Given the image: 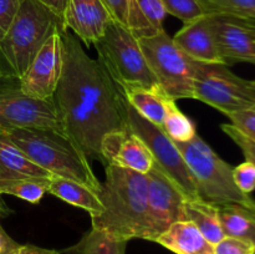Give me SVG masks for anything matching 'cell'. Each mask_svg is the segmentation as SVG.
Instances as JSON below:
<instances>
[{
	"label": "cell",
	"mask_w": 255,
	"mask_h": 254,
	"mask_svg": "<svg viewBox=\"0 0 255 254\" xmlns=\"http://www.w3.org/2000/svg\"><path fill=\"white\" fill-rule=\"evenodd\" d=\"M221 128L237 146L243 152L246 161L251 162L255 166V141L244 134L243 132L239 131L234 125L232 124H223L221 125Z\"/></svg>",
	"instance_id": "29"
},
{
	"label": "cell",
	"mask_w": 255,
	"mask_h": 254,
	"mask_svg": "<svg viewBox=\"0 0 255 254\" xmlns=\"http://www.w3.org/2000/svg\"><path fill=\"white\" fill-rule=\"evenodd\" d=\"M209 16L255 17V0H197Z\"/></svg>",
	"instance_id": "27"
},
{
	"label": "cell",
	"mask_w": 255,
	"mask_h": 254,
	"mask_svg": "<svg viewBox=\"0 0 255 254\" xmlns=\"http://www.w3.org/2000/svg\"><path fill=\"white\" fill-rule=\"evenodd\" d=\"M19 244L9 237V234L4 231L0 224V254H9L12 249H15Z\"/></svg>",
	"instance_id": "37"
},
{
	"label": "cell",
	"mask_w": 255,
	"mask_h": 254,
	"mask_svg": "<svg viewBox=\"0 0 255 254\" xmlns=\"http://www.w3.org/2000/svg\"><path fill=\"white\" fill-rule=\"evenodd\" d=\"M99 62L105 67L115 84L156 86V77L149 70L138 40L126 25L111 20L104 35L94 44Z\"/></svg>",
	"instance_id": "6"
},
{
	"label": "cell",
	"mask_w": 255,
	"mask_h": 254,
	"mask_svg": "<svg viewBox=\"0 0 255 254\" xmlns=\"http://www.w3.org/2000/svg\"><path fill=\"white\" fill-rule=\"evenodd\" d=\"M147 192V174L112 164L105 166V181L97 192L104 211L91 217L92 228L122 241L146 239Z\"/></svg>",
	"instance_id": "2"
},
{
	"label": "cell",
	"mask_w": 255,
	"mask_h": 254,
	"mask_svg": "<svg viewBox=\"0 0 255 254\" xmlns=\"http://www.w3.org/2000/svg\"><path fill=\"white\" fill-rule=\"evenodd\" d=\"M166 16L161 0H129L126 26L136 39L148 37L163 30Z\"/></svg>",
	"instance_id": "19"
},
{
	"label": "cell",
	"mask_w": 255,
	"mask_h": 254,
	"mask_svg": "<svg viewBox=\"0 0 255 254\" xmlns=\"http://www.w3.org/2000/svg\"><path fill=\"white\" fill-rule=\"evenodd\" d=\"M194 99L224 115L255 106L248 90V80L237 76L224 64L193 60Z\"/></svg>",
	"instance_id": "8"
},
{
	"label": "cell",
	"mask_w": 255,
	"mask_h": 254,
	"mask_svg": "<svg viewBox=\"0 0 255 254\" xmlns=\"http://www.w3.org/2000/svg\"><path fill=\"white\" fill-rule=\"evenodd\" d=\"M9 254H61L60 252L54 251V249L41 248V247L31 246V244H25V246H19L12 249Z\"/></svg>",
	"instance_id": "35"
},
{
	"label": "cell",
	"mask_w": 255,
	"mask_h": 254,
	"mask_svg": "<svg viewBox=\"0 0 255 254\" xmlns=\"http://www.w3.org/2000/svg\"><path fill=\"white\" fill-rule=\"evenodd\" d=\"M52 177L27 158L26 154L0 129V179L17 177Z\"/></svg>",
	"instance_id": "21"
},
{
	"label": "cell",
	"mask_w": 255,
	"mask_h": 254,
	"mask_svg": "<svg viewBox=\"0 0 255 254\" xmlns=\"http://www.w3.org/2000/svg\"><path fill=\"white\" fill-rule=\"evenodd\" d=\"M62 30L55 31L45 41L30 66L20 79L22 91L30 97L51 101L62 72L64 45Z\"/></svg>",
	"instance_id": "12"
},
{
	"label": "cell",
	"mask_w": 255,
	"mask_h": 254,
	"mask_svg": "<svg viewBox=\"0 0 255 254\" xmlns=\"http://www.w3.org/2000/svg\"><path fill=\"white\" fill-rule=\"evenodd\" d=\"M161 1L167 14L178 17L184 24L204 16L203 10L201 9L197 0H161Z\"/></svg>",
	"instance_id": "28"
},
{
	"label": "cell",
	"mask_w": 255,
	"mask_h": 254,
	"mask_svg": "<svg viewBox=\"0 0 255 254\" xmlns=\"http://www.w3.org/2000/svg\"><path fill=\"white\" fill-rule=\"evenodd\" d=\"M62 72L51 101L64 132L87 158L104 164L101 141L127 127L125 97L105 67L85 51L70 30L61 31Z\"/></svg>",
	"instance_id": "1"
},
{
	"label": "cell",
	"mask_w": 255,
	"mask_h": 254,
	"mask_svg": "<svg viewBox=\"0 0 255 254\" xmlns=\"http://www.w3.org/2000/svg\"><path fill=\"white\" fill-rule=\"evenodd\" d=\"M213 254H255V244L246 239L226 236L214 244Z\"/></svg>",
	"instance_id": "30"
},
{
	"label": "cell",
	"mask_w": 255,
	"mask_h": 254,
	"mask_svg": "<svg viewBox=\"0 0 255 254\" xmlns=\"http://www.w3.org/2000/svg\"><path fill=\"white\" fill-rule=\"evenodd\" d=\"M248 90L252 99L255 101V80H248Z\"/></svg>",
	"instance_id": "40"
},
{
	"label": "cell",
	"mask_w": 255,
	"mask_h": 254,
	"mask_svg": "<svg viewBox=\"0 0 255 254\" xmlns=\"http://www.w3.org/2000/svg\"><path fill=\"white\" fill-rule=\"evenodd\" d=\"M196 183L198 198L213 206H241L255 213V199L237 187L233 167L222 159L198 133L188 142H174Z\"/></svg>",
	"instance_id": "5"
},
{
	"label": "cell",
	"mask_w": 255,
	"mask_h": 254,
	"mask_svg": "<svg viewBox=\"0 0 255 254\" xmlns=\"http://www.w3.org/2000/svg\"><path fill=\"white\" fill-rule=\"evenodd\" d=\"M51 177H17L0 179V194H9L20 199L37 204L47 193Z\"/></svg>",
	"instance_id": "25"
},
{
	"label": "cell",
	"mask_w": 255,
	"mask_h": 254,
	"mask_svg": "<svg viewBox=\"0 0 255 254\" xmlns=\"http://www.w3.org/2000/svg\"><path fill=\"white\" fill-rule=\"evenodd\" d=\"M161 128L174 142H188L197 134L193 121L177 107L173 99L169 100Z\"/></svg>",
	"instance_id": "26"
},
{
	"label": "cell",
	"mask_w": 255,
	"mask_h": 254,
	"mask_svg": "<svg viewBox=\"0 0 255 254\" xmlns=\"http://www.w3.org/2000/svg\"><path fill=\"white\" fill-rule=\"evenodd\" d=\"M127 243L101 229L91 228L80 242L61 254H126Z\"/></svg>",
	"instance_id": "24"
},
{
	"label": "cell",
	"mask_w": 255,
	"mask_h": 254,
	"mask_svg": "<svg viewBox=\"0 0 255 254\" xmlns=\"http://www.w3.org/2000/svg\"><path fill=\"white\" fill-rule=\"evenodd\" d=\"M183 214L184 221L193 222L202 232L204 238L213 246L226 237L217 206L207 203L202 199H187L183 207Z\"/></svg>",
	"instance_id": "22"
},
{
	"label": "cell",
	"mask_w": 255,
	"mask_h": 254,
	"mask_svg": "<svg viewBox=\"0 0 255 254\" xmlns=\"http://www.w3.org/2000/svg\"><path fill=\"white\" fill-rule=\"evenodd\" d=\"M101 154L104 166L112 164L143 174L148 173L154 164L148 147L128 126L120 131L110 132L102 138Z\"/></svg>",
	"instance_id": "13"
},
{
	"label": "cell",
	"mask_w": 255,
	"mask_h": 254,
	"mask_svg": "<svg viewBox=\"0 0 255 254\" xmlns=\"http://www.w3.org/2000/svg\"><path fill=\"white\" fill-rule=\"evenodd\" d=\"M172 39L177 46L194 61L223 64L207 15L186 22Z\"/></svg>",
	"instance_id": "16"
},
{
	"label": "cell",
	"mask_w": 255,
	"mask_h": 254,
	"mask_svg": "<svg viewBox=\"0 0 255 254\" xmlns=\"http://www.w3.org/2000/svg\"><path fill=\"white\" fill-rule=\"evenodd\" d=\"M212 34L222 62L232 66L238 62L255 65V37L231 16H209Z\"/></svg>",
	"instance_id": "14"
},
{
	"label": "cell",
	"mask_w": 255,
	"mask_h": 254,
	"mask_svg": "<svg viewBox=\"0 0 255 254\" xmlns=\"http://www.w3.org/2000/svg\"><path fill=\"white\" fill-rule=\"evenodd\" d=\"M231 124L234 125L239 131L255 141V106L251 109L239 110L227 115Z\"/></svg>",
	"instance_id": "32"
},
{
	"label": "cell",
	"mask_w": 255,
	"mask_h": 254,
	"mask_svg": "<svg viewBox=\"0 0 255 254\" xmlns=\"http://www.w3.org/2000/svg\"><path fill=\"white\" fill-rule=\"evenodd\" d=\"M47 193L71 206L85 209L91 217L99 216L104 211V206L96 192L74 179L52 176Z\"/></svg>",
	"instance_id": "20"
},
{
	"label": "cell",
	"mask_w": 255,
	"mask_h": 254,
	"mask_svg": "<svg viewBox=\"0 0 255 254\" xmlns=\"http://www.w3.org/2000/svg\"><path fill=\"white\" fill-rule=\"evenodd\" d=\"M137 40L159 87L176 101L194 99L193 60L177 46L166 30Z\"/></svg>",
	"instance_id": "7"
},
{
	"label": "cell",
	"mask_w": 255,
	"mask_h": 254,
	"mask_svg": "<svg viewBox=\"0 0 255 254\" xmlns=\"http://www.w3.org/2000/svg\"><path fill=\"white\" fill-rule=\"evenodd\" d=\"M10 128L64 132L54 102L32 99L22 91L20 79L0 75V129Z\"/></svg>",
	"instance_id": "10"
},
{
	"label": "cell",
	"mask_w": 255,
	"mask_h": 254,
	"mask_svg": "<svg viewBox=\"0 0 255 254\" xmlns=\"http://www.w3.org/2000/svg\"><path fill=\"white\" fill-rule=\"evenodd\" d=\"M10 139L34 162L51 176L74 179L97 193L101 181L96 177L90 159L79 146L57 129H2Z\"/></svg>",
	"instance_id": "3"
},
{
	"label": "cell",
	"mask_w": 255,
	"mask_h": 254,
	"mask_svg": "<svg viewBox=\"0 0 255 254\" xmlns=\"http://www.w3.org/2000/svg\"><path fill=\"white\" fill-rule=\"evenodd\" d=\"M232 17V16H231ZM241 25H243L255 37V17H234Z\"/></svg>",
	"instance_id": "38"
},
{
	"label": "cell",
	"mask_w": 255,
	"mask_h": 254,
	"mask_svg": "<svg viewBox=\"0 0 255 254\" xmlns=\"http://www.w3.org/2000/svg\"><path fill=\"white\" fill-rule=\"evenodd\" d=\"M57 30L65 27L56 14L36 0H21L0 39V75L21 79L45 41Z\"/></svg>",
	"instance_id": "4"
},
{
	"label": "cell",
	"mask_w": 255,
	"mask_h": 254,
	"mask_svg": "<svg viewBox=\"0 0 255 254\" xmlns=\"http://www.w3.org/2000/svg\"><path fill=\"white\" fill-rule=\"evenodd\" d=\"M20 4L21 0H0V39L9 29Z\"/></svg>",
	"instance_id": "33"
},
{
	"label": "cell",
	"mask_w": 255,
	"mask_h": 254,
	"mask_svg": "<svg viewBox=\"0 0 255 254\" xmlns=\"http://www.w3.org/2000/svg\"><path fill=\"white\" fill-rule=\"evenodd\" d=\"M112 19L102 0H66L64 27L85 45H94Z\"/></svg>",
	"instance_id": "15"
},
{
	"label": "cell",
	"mask_w": 255,
	"mask_h": 254,
	"mask_svg": "<svg viewBox=\"0 0 255 254\" xmlns=\"http://www.w3.org/2000/svg\"><path fill=\"white\" fill-rule=\"evenodd\" d=\"M233 178L237 187L243 193L251 194L255 191V166L246 161L233 168Z\"/></svg>",
	"instance_id": "31"
},
{
	"label": "cell",
	"mask_w": 255,
	"mask_h": 254,
	"mask_svg": "<svg viewBox=\"0 0 255 254\" xmlns=\"http://www.w3.org/2000/svg\"><path fill=\"white\" fill-rule=\"evenodd\" d=\"M154 242L176 254H213V244L192 221L174 222Z\"/></svg>",
	"instance_id": "17"
},
{
	"label": "cell",
	"mask_w": 255,
	"mask_h": 254,
	"mask_svg": "<svg viewBox=\"0 0 255 254\" xmlns=\"http://www.w3.org/2000/svg\"><path fill=\"white\" fill-rule=\"evenodd\" d=\"M147 177L146 241L154 242L174 222L184 221L183 207L187 197L156 163L149 169Z\"/></svg>",
	"instance_id": "11"
},
{
	"label": "cell",
	"mask_w": 255,
	"mask_h": 254,
	"mask_svg": "<svg viewBox=\"0 0 255 254\" xmlns=\"http://www.w3.org/2000/svg\"><path fill=\"white\" fill-rule=\"evenodd\" d=\"M102 2L111 14L112 19L126 25L127 9H128L129 0H102Z\"/></svg>",
	"instance_id": "34"
},
{
	"label": "cell",
	"mask_w": 255,
	"mask_h": 254,
	"mask_svg": "<svg viewBox=\"0 0 255 254\" xmlns=\"http://www.w3.org/2000/svg\"><path fill=\"white\" fill-rule=\"evenodd\" d=\"M10 214H12V209L9 208V206L6 204V202L2 199L1 194H0V218L9 217Z\"/></svg>",
	"instance_id": "39"
},
{
	"label": "cell",
	"mask_w": 255,
	"mask_h": 254,
	"mask_svg": "<svg viewBox=\"0 0 255 254\" xmlns=\"http://www.w3.org/2000/svg\"><path fill=\"white\" fill-rule=\"evenodd\" d=\"M36 1L42 4L44 6H46L47 9L51 10L64 22V12L65 6H66V0H36Z\"/></svg>",
	"instance_id": "36"
},
{
	"label": "cell",
	"mask_w": 255,
	"mask_h": 254,
	"mask_svg": "<svg viewBox=\"0 0 255 254\" xmlns=\"http://www.w3.org/2000/svg\"><path fill=\"white\" fill-rule=\"evenodd\" d=\"M125 115L128 128L146 143L153 156L154 163L181 188L187 199H199L193 176L174 141L164 133L161 127L143 119L127 104L126 100Z\"/></svg>",
	"instance_id": "9"
},
{
	"label": "cell",
	"mask_w": 255,
	"mask_h": 254,
	"mask_svg": "<svg viewBox=\"0 0 255 254\" xmlns=\"http://www.w3.org/2000/svg\"><path fill=\"white\" fill-rule=\"evenodd\" d=\"M120 90L132 109L136 110L147 121L162 127L171 97L159 87V85L151 87L127 85Z\"/></svg>",
	"instance_id": "18"
},
{
	"label": "cell",
	"mask_w": 255,
	"mask_h": 254,
	"mask_svg": "<svg viewBox=\"0 0 255 254\" xmlns=\"http://www.w3.org/2000/svg\"><path fill=\"white\" fill-rule=\"evenodd\" d=\"M218 214L226 236L246 239L255 244V213L231 204L218 207Z\"/></svg>",
	"instance_id": "23"
}]
</instances>
